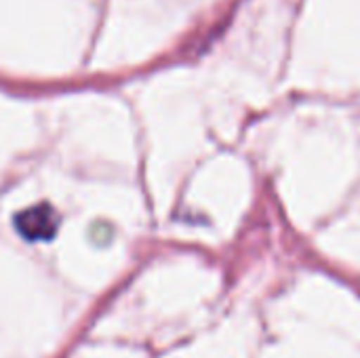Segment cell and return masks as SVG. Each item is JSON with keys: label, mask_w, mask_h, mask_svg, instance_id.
<instances>
[{"label": "cell", "mask_w": 360, "mask_h": 358, "mask_svg": "<svg viewBox=\"0 0 360 358\" xmlns=\"http://www.w3.org/2000/svg\"><path fill=\"white\" fill-rule=\"evenodd\" d=\"M15 228L17 232L32 243H44L55 238L59 230V215L49 203L34 205L21 213L15 215Z\"/></svg>", "instance_id": "obj_1"}]
</instances>
